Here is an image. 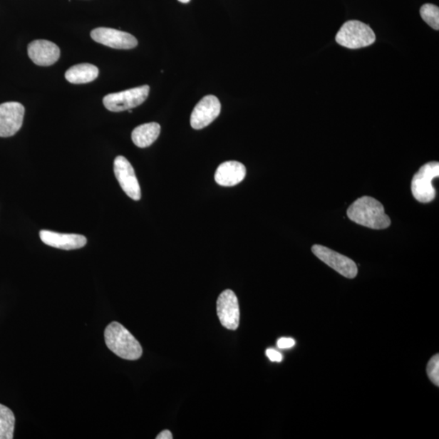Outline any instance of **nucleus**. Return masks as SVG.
I'll list each match as a JSON object with an SVG mask.
<instances>
[{
    "label": "nucleus",
    "mask_w": 439,
    "mask_h": 439,
    "mask_svg": "<svg viewBox=\"0 0 439 439\" xmlns=\"http://www.w3.org/2000/svg\"><path fill=\"white\" fill-rule=\"evenodd\" d=\"M217 316L222 325L229 331H236L239 326L240 310L238 298L231 290L224 291L217 302Z\"/></svg>",
    "instance_id": "obj_7"
},
{
    "label": "nucleus",
    "mask_w": 439,
    "mask_h": 439,
    "mask_svg": "<svg viewBox=\"0 0 439 439\" xmlns=\"http://www.w3.org/2000/svg\"><path fill=\"white\" fill-rule=\"evenodd\" d=\"M25 108L20 103L0 105V137L14 136L20 130L24 120Z\"/></svg>",
    "instance_id": "obj_10"
},
{
    "label": "nucleus",
    "mask_w": 439,
    "mask_h": 439,
    "mask_svg": "<svg viewBox=\"0 0 439 439\" xmlns=\"http://www.w3.org/2000/svg\"><path fill=\"white\" fill-rule=\"evenodd\" d=\"M15 423L13 411L0 403V439L14 438Z\"/></svg>",
    "instance_id": "obj_17"
},
{
    "label": "nucleus",
    "mask_w": 439,
    "mask_h": 439,
    "mask_svg": "<svg viewBox=\"0 0 439 439\" xmlns=\"http://www.w3.org/2000/svg\"><path fill=\"white\" fill-rule=\"evenodd\" d=\"M99 75V68L84 63L69 68L66 73V78L68 83L73 84H85L93 82Z\"/></svg>",
    "instance_id": "obj_15"
},
{
    "label": "nucleus",
    "mask_w": 439,
    "mask_h": 439,
    "mask_svg": "<svg viewBox=\"0 0 439 439\" xmlns=\"http://www.w3.org/2000/svg\"><path fill=\"white\" fill-rule=\"evenodd\" d=\"M178 1L182 4H188L190 1V0H178Z\"/></svg>",
    "instance_id": "obj_23"
},
{
    "label": "nucleus",
    "mask_w": 439,
    "mask_h": 439,
    "mask_svg": "<svg viewBox=\"0 0 439 439\" xmlns=\"http://www.w3.org/2000/svg\"><path fill=\"white\" fill-rule=\"evenodd\" d=\"M160 125L157 123L143 124L136 127L132 132V141L140 148L150 147L157 140Z\"/></svg>",
    "instance_id": "obj_16"
},
{
    "label": "nucleus",
    "mask_w": 439,
    "mask_h": 439,
    "mask_svg": "<svg viewBox=\"0 0 439 439\" xmlns=\"http://www.w3.org/2000/svg\"><path fill=\"white\" fill-rule=\"evenodd\" d=\"M439 176V163L436 161L420 167L412 181V192L414 198L420 203H430L436 197V190L433 180Z\"/></svg>",
    "instance_id": "obj_4"
},
{
    "label": "nucleus",
    "mask_w": 439,
    "mask_h": 439,
    "mask_svg": "<svg viewBox=\"0 0 439 439\" xmlns=\"http://www.w3.org/2000/svg\"><path fill=\"white\" fill-rule=\"evenodd\" d=\"M277 344L280 349H289L293 348L296 341L291 338H281L277 340Z\"/></svg>",
    "instance_id": "obj_20"
},
{
    "label": "nucleus",
    "mask_w": 439,
    "mask_h": 439,
    "mask_svg": "<svg viewBox=\"0 0 439 439\" xmlns=\"http://www.w3.org/2000/svg\"><path fill=\"white\" fill-rule=\"evenodd\" d=\"M108 348L124 360L136 361L143 355L140 342L128 329L117 321L110 323L105 331Z\"/></svg>",
    "instance_id": "obj_2"
},
{
    "label": "nucleus",
    "mask_w": 439,
    "mask_h": 439,
    "mask_svg": "<svg viewBox=\"0 0 439 439\" xmlns=\"http://www.w3.org/2000/svg\"><path fill=\"white\" fill-rule=\"evenodd\" d=\"M39 236L46 245L66 251L80 249L88 242L83 235L60 234L50 230L40 231Z\"/></svg>",
    "instance_id": "obj_13"
},
{
    "label": "nucleus",
    "mask_w": 439,
    "mask_h": 439,
    "mask_svg": "<svg viewBox=\"0 0 439 439\" xmlns=\"http://www.w3.org/2000/svg\"><path fill=\"white\" fill-rule=\"evenodd\" d=\"M149 92V86L145 85L109 94L103 98V105L111 112L126 111L141 105L148 99Z\"/></svg>",
    "instance_id": "obj_5"
},
{
    "label": "nucleus",
    "mask_w": 439,
    "mask_h": 439,
    "mask_svg": "<svg viewBox=\"0 0 439 439\" xmlns=\"http://www.w3.org/2000/svg\"><path fill=\"white\" fill-rule=\"evenodd\" d=\"M28 55L36 65L50 66L59 60L61 50L54 43L36 40L28 45Z\"/></svg>",
    "instance_id": "obj_12"
},
{
    "label": "nucleus",
    "mask_w": 439,
    "mask_h": 439,
    "mask_svg": "<svg viewBox=\"0 0 439 439\" xmlns=\"http://www.w3.org/2000/svg\"><path fill=\"white\" fill-rule=\"evenodd\" d=\"M427 374L431 382L439 386V356H433L427 366Z\"/></svg>",
    "instance_id": "obj_19"
},
{
    "label": "nucleus",
    "mask_w": 439,
    "mask_h": 439,
    "mask_svg": "<svg viewBox=\"0 0 439 439\" xmlns=\"http://www.w3.org/2000/svg\"><path fill=\"white\" fill-rule=\"evenodd\" d=\"M311 252L321 262L346 279H352L356 277L358 273L357 265L351 259L321 245L313 246Z\"/></svg>",
    "instance_id": "obj_6"
},
{
    "label": "nucleus",
    "mask_w": 439,
    "mask_h": 439,
    "mask_svg": "<svg viewBox=\"0 0 439 439\" xmlns=\"http://www.w3.org/2000/svg\"><path fill=\"white\" fill-rule=\"evenodd\" d=\"M172 435L169 430H165L160 433L157 437V439H172Z\"/></svg>",
    "instance_id": "obj_22"
},
{
    "label": "nucleus",
    "mask_w": 439,
    "mask_h": 439,
    "mask_svg": "<svg viewBox=\"0 0 439 439\" xmlns=\"http://www.w3.org/2000/svg\"><path fill=\"white\" fill-rule=\"evenodd\" d=\"M246 167L238 161H227L219 165L215 173V181L220 186L234 187L246 177Z\"/></svg>",
    "instance_id": "obj_14"
},
{
    "label": "nucleus",
    "mask_w": 439,
    "mask_h": 439,
    "mask_svg": "<svg viewBox=\"0 0 439 439\" xmlns=\"http://www.w3.org/2000/svg\"><path fill=\"white\" fill-rule=\"evenodd\" d=\"M114 173L124 192L132 200H140L141 189L134 167L123 155H119L114 160Z\"/></svg>",
    "instance_id": "obj_8"
},
{
    "label": "nucleus",
    "mask_w": 439,
    "mask_h": 439,
    "mask_svg": "<svg viewBox=\"0 0 439 439\" xmlns=\"http://www.w3.org/2000/svg\"><path fill=\"white\" fill-rule=\"evenodd\" d=\"M222 105L217 97L207 95L193 110L190 115V125L195 130H202L210 125L221 113Z\"/></svg>",
    "instance_id": "obj_11"
},
{
    "label": "nucleus",
    "mask_w": 439,
    "mask_h": 439,
    "mask_svg": "<svg viewBox=\"0 0 439 439\" xmlns=\"http://www.w3.org/2000/svg\"><path fill=\"white\" fill-rule=\"evenodd\" d=\"M91 36L96 43L114 49L129 50L138 46V40L132 34L111 28H96Z\"/></svg>",
    "instance_id": "obj_9"
},
{
    "label": "nucleus",
    "mask_w": 439,
    "mask_h": 439,
    "mask_svg": "<svg viewBox=\"0 0 439 439\" xmlns=\"http://www.w3.org/2000/svg\"><path fill=\"white\" fill-rule=\"evenodd\" d=\"M376 36L372 29L359 21L344 23L336 36V42L346 48L359 49L372 45Z\"/></svg>",
    "instance_id": "obj_3"
},
{
    "label": "nucleus",
    "mask_w": 439,
    "mask_h": 439,
    "mask_svg": "<svg viewBox=\"0 0 439 439\" xmlns=\"http://www.w3.org/2000/svg\"><path fill=\"white\" fill-rule=\"evenodd\" d=\"M420 14L427 24L434 30L438 31L439 29V9L438 6L431 4H426L420 8Z\"/></svg>",
    "instance_id": "obj_18"
},
{
    "label": "nucleus",
    "mask_w": 439,
    "mask_h": 439,
    "mask_svg": "<svg viewBox=\"0 0 439 439\" xmlns=\"http://www.w3.org/2000/svg\"><path fill=\"white\" fill-rule=\"evenodd\" d=\"M348 217L352 222L374 229H386L391 224L383 205L369 196L356 200L348 207Z\"/></svg>",
    "instance_id": "obj_1"
},
{
    "label": "nucleus",
    "mask_w": 439,
    "mask_h": 439,
    "mask_svg": "<svg viewBox=\"0 0 439 439\" xmlns=\"http://www.w3.org/2000/svg\"><path fill=\"white\" fill-rule=\"evenodd\" d=\"M267 356L273 362H281L282 361V355L280 352L272 348L267 350Z\"/></svg>",
    "instance_id": "obj_21"
}]
</instances>
